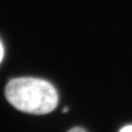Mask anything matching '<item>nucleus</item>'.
<instances>
[{
	"instance_id": "obj_1",
	"label": "nucleus",
	"mask_w": 132,
	"mask_h": 132,
	"mask_svg": "<svg viewBox=\"0 0 132 132\" xmlns=\"http://www.w3.org/2000/svg\"><path fill=\"white\" fill-rule=\"evenodd\" d=\"M6 98L19 111L45 115L53 111L58 104V94L49 82L22 77L13 79L5 90Z\"/></svg>"
},
{
	"instance_id": "obj_2",
	"label": "nucleus",
	"mask_w": 132,
	"mask_h": 132,
	"mask_svg": "<svg viewBox=\"0 0 132 132\" xmlns=\"http://www.w3.org/2000/svg\"><path fill=\"white\" fill-rule=\"evenodd\" d=\"M68 132H86L85 131L84 128H72L71 130H69Z\"/></svg>"
},
{
	"instance_id": "obj_3",
	"label": "nucleus",
	"mask_w": 132,
	"mask_h": 132,
	"mask_svg": "<svg viewBox=\"0 0 132 132\" xmlns=\"http://www.w3.org/2000/svg\"><path fill=\"white\" fill-rule=\"evenodd\" d=\"M120 132H132V126H127L120 130Z\"/></svg>"
},
{
	"instance_id": "obj_4",
	"label": "nucleus",
	"mask_w": 132,
	"mask_h": 132,
	"mask_svg": "<svg viewBox=\"0 0 132 132\" xmlns=\"http://www.w3.org/2000/svg\"><path fill=\"white\" fill-rule=\"evenodd\" d=\"M3 55H4V50H3V46L1 44V41H0V62L3 59Z\"/></svg>"
}]
</instances>
